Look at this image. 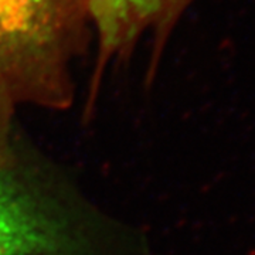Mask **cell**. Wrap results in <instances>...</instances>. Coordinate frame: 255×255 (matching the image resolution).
Segmentation results:
<instances>
[{"label": "cell", "instance_id": "6da1fadb", "mask_svg": "<svg viewBox=\"0 0 255 255\" xmlns=\"http://www.w3.org/2000/svg\"><path fill=\"white\" fill-rule=\"evenodd\" d=\"M0 255H153L140 228L94 201L63 169L18 137L0 167Z\"/></svg>", "mask_w": 255, "mask_h": 255}, {"label": "cell", "instance_id": "7a4b0ae2", "mask_svg": "<svg viewBox=\"0 0 255 255\" xmlns=\"http://www.w3.org/2000/svg\"><path fill=\"white\" fill-rule=\"evenodd\" d=\"M91 33L87 0H0V167L16 156L18 108L71 107V68Z\"/></svg>", "mask_w": 255, "mask_h": 255}, {"label": "cell", "instance_id": "3957f363", "mask_svg": "<svg viewBox=\"0 0 255 255\" xmlns=\"http://www.w3.org/2000/svg\"><path fill=\"white\" fill-rule=\"evenodd\" d=\"M92 30L97 36V63L91 80L94 105L105 68L125 60L145 36L152 38L149 78L153 77L167 38L194 0H87Z\"/></svg>", "mask_w": 255, "mask_h": 255}]
</instances>
